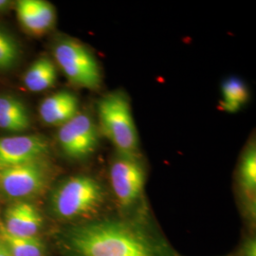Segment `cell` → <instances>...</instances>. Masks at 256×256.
<instances>
[{
    "label": "cell",
    "mask_w": 256,
    "mask_h": 256,
    "mask_svg": "<svg viewBox=\"0 0 256 256\" xmlns=\"http://www.w3.org/2000/svg\"><path fill=\"white\" fill-rule=\"evenodd\" d=\"M64 240L72 256H176L164 240L131 220L92 221L66 232Z\"/></svg>",
    "instance_id": "1"
},
{
    "label": "cell",
    "mask_w": 256,
    "mask_h": 256,
    "mask_svg": "<svg viewBox=\"0 0 256 256\" xmlns=\"http://www.w3.org/2000/svg\"><path fill=\"white\" fill-rule=\"evenodd\" d=\"M106 202L101 183L90 176L79 174L60 183L52 194L50 206L61 220H74L98 212Z\"/></svg>",
    "instance_id": "2"
},
{
    "label": "cell",
    "mask_w": 256,
    "mask_h": 256,
    "mask_svg": "<svg viewBox=\"0 0 256 256\" xmlns=\"http://www.w3.org/2000/svg\"><path fill=\"white\" fill-rule=\"evenodd\" d=\"M102 131L118 153L138 155V137L130 102L122 92H111L98 102Z\"/></svg>",
    "instance_id": "3"
},
{
    "label": "cell",
    "mask_w": 256,
    "mask_h": 256,
    "mask_svg": "<svg viewBox=\"0 0 256 256\" xmlns=\"http://www.w3.org/2000/svg\"><path fill=\"white\" fill-rule=\"evenodd\" d=\"M55 61L70 82L95 90L101 86L99 64L92 52L74 39L59 41L54 50Z\"/></svg>",
    "instance_id": "4"
},
{
    "label": "cell",
    "mask_w": 256,
    "mask_h": 256,
    "mask_svg": "<svg viewBox=\"0 0 256 256\" xmlns=\"http://www.w3.org/2000/svg\"><path fill=\"white\" fill-rule=\"evenodd\" d=\"M146 170L138 155L118 153L110 166V183L122 208L133 206L140 198L146 184Z\"/></svg>",
    "instance_id": "5"
},
{
    "label": "cell",
    "mask_w": 256,
    "mask_h": 256,
    "mask_svg": "<svg viewBox=\"0 0 256 256\" xmlns=\"http://www.w3.org/2000/svg\"><path fill=\"white\" fill-rule=\"evenodd\" d=\"M48 174L43 160L0 169V192L12 200H27L46 188Z\"/></svg>",
    "instance_id": "6"
},
{
    "label": "cell",
    "mask_w": 256,
    "mask_h": 256,
    "mask_svg": "<svg viewBox=\"0 0 256 256\" xmlns=\"http://www.w3.org/2000/svg\"><path fill=\"white\" fill-rule=\"evenodd\" d=\"M58 142L66 155L72 158H84L92 154L98 144V129L92 118L78 113L61 126Z\"/></svg>",
    "instance_id": "7"
},
{
    "label": "cell",
    "mask_w": 256,
    "mask_h": 256,
    "mask_svg": "<svg viewBox=\"0 0 256 256\" xmlns=\"http://www.w3.org/2000/svg\"><path fill=\"white\" fill-rule=\"evenodd\" d=\"M48 148L46 138L36 135L0 137V169L43 160Z\"/></svg>",
    "instance_id": "8"
},
{
    "label": "cell",
    "mask_w": 256,
    "mask_h": 256,
    "mask_svg": "<svg viewBox=\"0 0 256 256\" xmlns=\"http://www.w3.org/2000/svg\"><path fill=\"white\" fill-rule=\"evenodd\" d=\"M43 218L36 207L26 202H18L7 208L1 228L10 234L22 238L37 236L42 228Z\"/></svg>",
    "instance_id": "9"
},
{
    "label": "cell",
    "mask_w": 256,
    "mask_h": 256,
    "mask_svg": "<svg viewBox=\"0 0 256 256\" xmlns=\"http://www.w3.org/2000/svg\"><path fill=\"white\" fill-rule=\"evenodd\" d=\"M16 12L22 27L34 36L50 30L56 21L54 7L44 0H20L16 4Z\"/></svg>",
    "instance_id": "10"
},
{
    "label": "cell",
    "mask_w": 256,
    "mask_h": 256,
    "mask_svg": "<svg viewBox=\"0 0 256 256\" xmlns=\"http://www.w3.org/2000/svg\"><path fill=\"white\" fill-rule=\"evenodd\" d=\"M79 113V101L74 93L59 92L46 97L40 104L41 120L48 126H61Z\"/></svg>",
    "instance_id": "11"
},
{
    "label": "cell",
    "mask_w": 256,
    "mask_h": 256,
    "mask_svg": "<svg viewBox=\"0 0 256 256\" xmlns=\"http://www.w3.org/2000/svg\"><path fill=\"white\" fill-rule=\"evenodd\" d=\"M30 126L27 106L16 97L0 95V129L23 132Z\"/></svg>",
    "instance_id": "12"
},
{
    "label": "cell",
    "mask_w": 256,
    "mask_h": 256,
    "mask_svg": "<svg viewBox=\"0 0 256 256\" xmlns=\"http://www.w3.org/2000/svg\"><path fill=\"white\" fill-rule=\"evenodd\" d=\"M239 185L245 196L246 210L250 218H256V149L250 144L242 156L239 166Z\"/></svg>",
    "instance_id": "13"
},
{
    "label": "cell",
    "mask_w": 256,
    "mask_h": 256,
    "mask_svg": "<svg viewBox=\"0 0 256 256\" xmlns=\"http://www.w3.org/2000/svg\"><path fill=\"white\" fill-rule=\"evenodd\" d=\"M57 70L54 63L48 57H41L30 64L24 75V84L30 92H41L54 86Z\"/></svg>",
    "instance_id": "14"
},
{
    "label": "cell",
    "mask_w": 256,
    "mask_h": 256,
    "mask_svg": "<svg viewBox=\"0 0 256 256\" xmlns=\"http://www.w3.org/2000/svg\"><path fill=\"white\" fill-rule=\"evenodd\" d=\"M0 241L8 250L10 256H44L45 245L37 236H14L0 226Z\"/></svg>",
    "instance_id": "15"
},
{
    "label": "cell",
    "mask_w": 256,
    "mask_h": 256,
    "mask_svg": "<svg viewBox=\"0 0 256 256\" xmlns=\"http://www.w3.org/2000/svg\"><path fill=\"white\" fill-rule=\"evenodd\" d=\"M248 99V90L244 82L238 78H230L222 84V108L236 112Z\"/></svg>",
    "instance_id": "16"
},
{
    "label": "cell",
    "mask_w": 256,
    "mask_h": 256,
    "mask_svg": "<svg viewBox=\"0 0 256 256\" xmlns=\"http://www.w3.org/2000/svg\"><path fill=\"white\" fill-rule=\"evenodd\" d=\"M20 57L18 44L14 38L0 28V70H9Z\"/></svg>",
    "instance_id": "17"
},
{
    "label": "cell",
    "mask_w": 256,
    "mask_h": 256,
    "mask_svg": "<svg viewBox=\"0 0 256 256\" xmlns=\"http://www.w3.org/2000/svg\"><path fill=\"white\" fill-rule=\"evenodd\" d=\"M243 256H256V239L250 238L246 241L243 247Z\"/></svg>",
    "instance_id": "18"
},
{
    "label": "cell",
    "mask_w": 256,
    "mask_h": 256,
    "mask_svg": "<svg viewBox=\"0 0 256 256\" xmlns=\"http://www.w3.org/2000/svg\"><path fill=\"white\" fill-rule=\"evenodd\" d=\"M10 1H7V0H0V12H3V10H6L9 8L10 6Z\"/></svg>",
    "instance_id": "19"
},
{
    "label": "cell",
    "mask_w": 256,
    "mask_h": 256,
    "mask_svg": "<svg viewBox=\"0 0 256 256\" xmlns=\"http://www.w3.org/2000/svg\"><path fill=\"white\" fill-rule=\"evenodd\" d=\"M0 256H10L8 250L3 245L1 241H0Z\"/></svg>",
    "instance_id": "20"
}]
</instances>
